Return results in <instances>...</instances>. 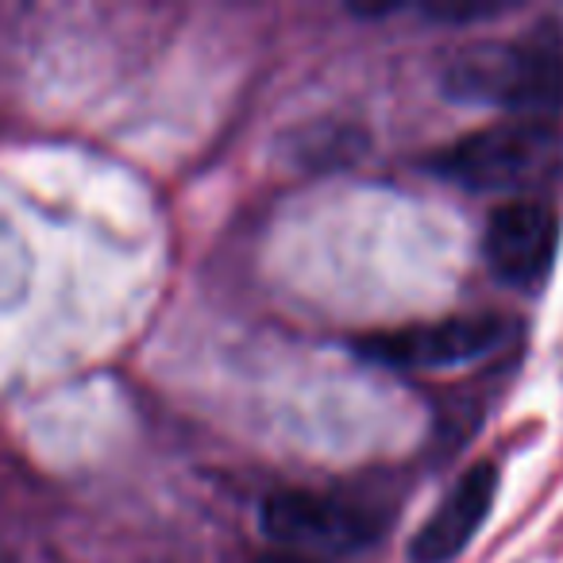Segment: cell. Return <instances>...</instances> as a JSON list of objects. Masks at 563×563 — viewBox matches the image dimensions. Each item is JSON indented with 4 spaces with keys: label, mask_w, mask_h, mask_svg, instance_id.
<instances>
[{
    "label": "cell",
    "mask_w": 563,
    "mask_h": 563,
    "mask_svg": "<svg viewBox=\"0 0 563 563\" xmlns=\"http://www.w3.org/2000/svg\"><path fill=\"white\" fill-rule=\"evenodd\" d=\"M555 251H560V220L544 201L521 197L494 209L483 235V255L506 286L537 290L552 271Z\"/></svg>",
    "instance_id": "4"
},
{
    "label": "cell",
    "mask_w": 563,
    "mask_h": 563,
    "mask_svg": "<svg viewBox=\"0 0 563 563\" xmlns=\"http://www.w3.org/2000/svg\"><path fill=\"white\" fill-rule=\"evenodd\" d=\"M560 155V135L540 120H514V124H490L455 140L432 158L440 178L463 189L494 194V189H517L540 178Z\"/></svg>",
    "instance_id": "2"
},
{
    "label": "cell",
    "mask_w": 563,
    "mask_h": 563,
    "mask_svg": "<svg viewBox=\"0 0 563 563\" xmlns=\"http://www.w3.org/2000/svg\"><path fill=\"white\" fill-rule=\"evenodd\" d=\"M440 86L452 101L548 117L563 109V35L540 27L525 40H478L452 51Z\"/></svg>",
    "instance_id": "1"
},
{
    "label": "cell",
    "mask_w": 563,
    "mask_h": 563,
    "mask_svg": "<svg viewBox=\"0 0 563 563\" xmlns=\"http://www.w3.org/2000/svg\"><path fill=\"white\" fill-rule=\"evenodd\" d=\"M251 563H324V560L306 555V552H286V548H278V552H266V555H258V560H251Z\"/></svg>",
    "instance_id": "8"
},
{
    "label": "cell",
    "mask_w": 563,
    "mask_h": 563,
    "mask_svg": "<svg viewBox=\"0 0 563 563\" xmlns=\"http://www.w3.org/2000/svg\"><path fill=\"white\" fill-rule=\"evenodd\" d=\"M514 332V324L498 313L444 317L429 324H406V329L375 332L360 340V352L375 363L401 371H437L475 363L501 347Z\"/></svg>",
    "instance_id": "3"
},
{
    "label": "cell",
    "mask_w": 563,
    "mask_h": 563,
    "mask_svg": "<svg viewBox=\"0 0 563 563\" xmlns=\"http://www.w3.org/2000/svg\"><path fill=\"white\" fill-rule=\"evenodd\" d=\"M258 525H263L266 540H274L286 552H301V548H347L363 544L378 532L363 509H352L336 498L309 490H286L271 494L258 509Z\"/></svg>",
    "instance_id": "5"
},
{
    "label": "cell",
    "mask_w": 563,
    "mask_h": 563,
    "mask_svg": "<svg viewBox=\"0 0 563 563\" xmlns=\"http://www.w3.org/2000/svg\"><path fill=\"white\" fill-rule=\"evenodd\" d=\"M494 494H498L494 463H475L463 471L452 490L444 494V501L432 509L429 521L417 529L413 544H409V563H452L483 529Z\"/></svg>",
    "instance_id": "6"
},
{
    "label": "cell",
    "mask_w": 563,
    "mask_h": 563,
    "mask_svg": "<svg viewBox=\"0 0 563 563\" xmlns=\"http://www.w3.org/2000/svg\"><path fill=\"white\" fill-rule=\"evenodd\" d=\"M432 20H448V24H467V20H486L506 12V4H429Z\"/></svg>",
    "instance_id": "7"
}]
</instances>
